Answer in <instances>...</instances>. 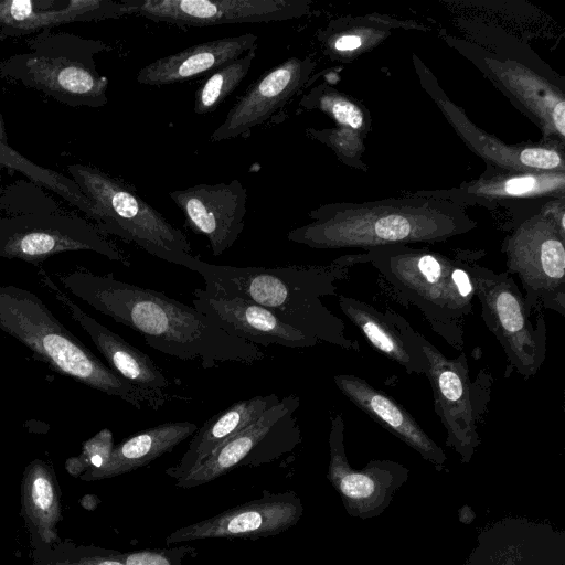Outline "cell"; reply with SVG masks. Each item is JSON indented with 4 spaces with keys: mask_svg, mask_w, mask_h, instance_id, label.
I'll use <instances>...</instances> for the list:
<instances>
[{
    "mask_svg": "<svg viewBox=\"0 0 565 565\" xmlns=\"http://www.w3.org/2000/svg\"><path fill=\"white\" fill-rule=\"evenodd\" d=\"M126 15L122 1L115 0H1L0 39L51 30L68 22Z\"/></svg>",
    "mask_w": 565,
    "mask_h": 565,
    "instance_id": "d6986e66",
    "label": "cell"
},
{
    "mask_svg": "<svg viewBox=\"0 0 565 565\" xmlns=\"http://www.w3.org/2000/svg\"><path fill=\"white\" fill-rule=\"evenodd\" d=\"M256 47L215 70L198 87L193 106L196 115L213 113L236 89L254 63Z\"/></svg>",
    "mask_w": 565,
    "mask_h": 565,
    "instance_id": "484cf974",
    "label": "cell"
},
{
    "mask_svg": "<svg viewBox=\"0 0 565 565\" xmlns=\"http://www.w3.org/2000/svg\"><path fill=\"white\" fill-rule=\"evenodd\" d=\"M38 279L66 310L70 317L85 331L107 361L108 366L135 387L167 402L170 381L149 355L131 345L76 305L53 280L41 265Z\"/></svg>",
    "mask_w": 565,
    "mask_h": 565,
    "instance_id": "2e32d148",
    "label": "cell"
},
{
    "mask_svg": "<svg viewBox=\"0 0 565 565\" xmlns=\"http://www.w3.org/2000/svg\"><path fill=\"white\" fill-rule=\"evenodd\" d=\"M308 215L311 222L290 230L287 239L316 249L435 243L476 227L456 204L424 198L330 203Z\"/></svg>",
    "mask_w": 565,
    "mask_h": 565,
    "instance_id": "7a4b0ae2",
    "label": "cell"
},
{
    "mask_svg": "<svg viewBox=\"0 0 565 565\" xmlns=\"http://www.w3.org/2000/svg\"><path fill=\"white\" fill-rule=\"evenodd\" d=\"M71 179L96 205L104 235L111 234L137 245L161 260L199 274L203 260L192 255L182 231L146 202L129 184L85 164L67 167Z\"/></svg>",
    "mask_w": 565,
    "mask_h": 565,
    "instance_id": "52a82bcc",
    "label": "cell"
},
{
    "mask_svg": "<svg viewBox=\"0 0 565 565\" xmlns=\"http://www.w3.org/2000/svg\"><path fill=\"white\" fill-rule=\"evenodd\" d=\"M54 276L70 294L135 330L150 348L172 358L199 361L203 369L222 362L252 364L264 358L258 345L230 335L194 307L163 292L113 275H96L82 266Z\"/></svg>",
    "mask_w": 565,
    "mask_h": 565,
    "instance_id": "6da1fadb",
    "label": "cell"
},
{
    "mask_svg": "<svg viewBox=\"0 0 565 565\" xmlns=\"http://www.w3.org/2000/svg\"><path fill=\"white\" fill-rule=\"evenodd\" d=\"M280 401L276 393L238 401L210 417L193 434L181 459L166 469L175 481L199 467L228 439L256 422L269 407Z\"/></svg>",
    "mask_w": 565,
    "mask_h": 565,
    "instance_id": "603a6c76",
    "label": "cell"
},
{
    "mask_svg": "<svg viewBox=\"0 0 565 565\" xmlns=\"http://www.w3.org/2000/svg\"><path fill=\"white\" fill-rule=\"evenodd\" d=\"M359 258L384 277L396 297L416 307L447 343L462 349V324L476 298L470 263L408 245L369 248Z\"/></svg>",
    "mask_w": 565,
    "mask_h": 565,
    "instance_id": "5b68a950",
    "label": "cell"
},
{
    "mask_svg": "<svg viewBox=\"0 0 565 565\" xmlns=\"http://www.w3.org/2000/svg\"><path fill=\"white\" fill-rule=\"evenodd\" d=\"M565 235L551 215H535L505 239L508 273L516 275L532 312L539 307L565 315Z\"/></svg>",
    "mask_w": 565,
    "mask_h": 565,
    "instance_id": "30bf717a",
    "label": "cell"
},
{
    "mask_svg": "<svg viewBox=\"0 0 565 565\" xmlns=\"http://www.w3.org/2000/svg\"><path fill=\"white\" fill-rule=\"evenodd\" d=\"M300 398L289 394L269 407L256 422L228 439L199 467L175 481L181 489L211 482L238 467H258L291 452L301 443L295 413Z\"/></svg>",
    "mask_w": 565,
    "mask_h": 565,
    "instance_id": "8fae6325",
    "label": "cell"
},
{
    "mask_svg": "<svg viewBox=\"0 0 565 565\" xmlns=\"http://www.w3.org/2000/svg\"><path fill=\"white\" fill-rule=\"evenodd\" d=\"M0 330L61 375L118 397L137 409L157 411L166 403L135 387L104 364L28 289L0 285Z\"/></svg>",
    "mask_w": 565,
    "mask_h": 565,
    "instance_id": "277c9868",
    "label": "cell"
},
{
    "mask_svg": "<svg viewBox=\"0 0 565 565\" xmlns=\"http://www.w3.org/2000/svg\"><path fill=\"white\" fill-rule=\"evenodd\" d=\"M113 449V434L108 428L97 433L85 445V451L87 455L89 454L87 460H89L95 469L106 463Z\"/></svg>",
    "mask_w": 565,
    "mask_h": 565,
    "instance_id": "f546056e",
    "label": "cell"
},
{
    "mask_svg": "<svg viewBox=\"0 0 565 565\" xmlns=\"http://www.w3.org/2000/svg\"><path fill=\"white\" fill-rule=\"evenodd\" d=\"M426 359L434 408L447 431V444L469 457L479 444L478 424L487 409L490 382L486 374L480 384L472 382L467 356L451 359L441 353L423 334H418Z\"/></svg>",
    "mask_w": 565,
    "mask_h": 565,
    "instance_id": "7c38bea8",
    "label": "cell"
},
{
    "mask_svg": "<svg viewBox=\"0 0 565 565\" xmlns=\"http://www.w3.org/2000/svg\"><path fill=\"white\" fill-rule=\"evenodd\" d=\"M90 250L129 266L124 253L90 222L56 211L0 215V258L34 266L64 253Z\"/></svg>",
    "mask_w": 565,
    "mask_h": 565,
    "instance_id": "9c48e42d",
    "label": "cell"
},
{
    "mask_svg": "<svg viewBox=\"0 0 565 565\" xmlns=\"http://www.w3.org/2000/svg\"><path fill=\"white\" fill-rule=\"evenodd\" d=\"M194 547L182 545L178 547L145 548L126 554H118L126 565H183L188 555H195Z\"/></svg>",
    "mask_w": 565,
    "mask_h": 565,
    "instance_id": "83f0119b",
    "label": "cell"
},
{
    "mask_svg": "<svg viewBox=\"0 0 565 565\" xmlns=\"http://www.w3.org/2000/svg\"><path fill=\"white\" fill-rule=\"evenodd\" d=\"M127 15L178 26L266 23L298 19L306 0H122Z\"/></svg>",
    "mask_w": 565,
    "mask_h": 565,
    "instance_id": "4fadbf2b",
    "label": "cell"
},
{
    "mask_svg": "<svg viewBox=\"0 0 565 565\" xmlns=\"http://www.w3.org/2000/svg\"><path fill=\"white\" fill-rule=\"evenodd\" d=\"M481 318L503 349L510 367L525 380L534 376L546 358V328L541 316L530 319L524 296L505 270L497 273L470 263Z\"/></svg>",
    "mask_w": 565,
    "mask_h": 565,
    "instance_id": "ba28073f",
    "label": "cell"
},
{
    "mask_svg": "<svg viewBox=\"0 0 565 565\" xmlns=\"http://www.w3.org/2000/svg\"><path fill=\"white\" fill-rule=\"evenodd\" d=\"M32 486L33 500L35 505L41 509H47L53 500V489L52 484L44 473L42 467H40Z\"/></svg>",
    "mask_w": 565,
    "mask_h": 565,
    "instance_id": "4dcf8cb0",
    "label": "cell"
},
{
    "mask_svg": "<svg viewBox=\"0 0 565 565\" xmlns=\"http://www.w3.org/2000/svg\"><path fill=\"white\" fill-rule=\"evenodd\" d=\"M198 428L191 422H168L141 430L114 447L106 463L95 472L99 477H110L145 467L172 451Z\"/></svg>",
    "mask_w": 565,
    "mask_h": 565,
    "instance_id": "cb8c5ba5",
    "label": "cell"
},
{
    "mask_svg": "<svg viewBox=\"0 0 565 565\" xmlns=\"http://www.w3.org/2000/svg\"><path fill=\"white\" fill-rule=\"evenodd\" d=\"M0 141L3 143H7V141H8V137H7L6 128H4V121H3L1 113H0Z\"/></svg>",
    "mask_w": 565,
    "mask_h": 565,
    "instance_id": "d6a6232c",
    "label": "cell"
},
{
    "mask_svg": "<svg viewBox=\"0 0 565 565\" xmlns=\"http://www.w3.org/2000/svg\"><path fill=\"white\" fill-rule=\"evenodd\" d=\"M328 44L333 52H349L360 47L362 39L356 34H340L333 36Z\"/></svg>",
    "mask_w": 565,
    "mask_h": 565,
    "instance_id": "1f68e13d",
    "label": "cell"
},
{
    "mask_svg": "<svg viewBox=\"0 0 565 565\" xmlns=\"http://www.w3.org/2000/svg\"><path fill=\"white\" fill-rule=\"evenodd\" d=\"M333 381L352 404L384 429L405 441L426 459L435 463L444 462L443 450L411 413L388 394L353 374H338L333 376Z\"/></svg>",
    "mask_w": 565,
    "mask_h": 565,
    "instance_id": "44dd1931",
    "label": "cell"
},
{
    "mask_svg": "<svg viewBox=\"0 0 565 565\" xmlns=\"http://www.w3.org/2000/svg\"><path fill=\"white\" fill-rule=\"evenodd\" d=\"M193 307L230 335L255 345L278 344L290 349L312 348L320 343L279 320L271 311L253 301L196 288Z\"/></svg>",
    "mask_w": 565,
    "mask_h": 565,
    "instance_id": "ac0fdd59",
    "label": "cell"
},
{
    "mask_svg": "<svg viewBox=\"0 0 565 565\" xmlns=\"http://www.w3.org/2000/svg\"><path fill=\"white\" fill-rule=\"evenodd\" d=\"M0 166L8 167L28 177L36 185L44 186L65 201L84 212L97 225L100 222V213L96 205L81 191L71 179L56 171L39 167L29 159L13 150L8 143L0 141Z\"/></svg>",
    "mask_w": 565,
    "mask_h": 565,
    "instance_id": "d4e9b609",
    "label": "cell"
},
{
    "mask_svg": "<svg viewBox=\"0 0 565 565\" xmlns=\"http://www.w3.org/2000/svg\"><path fill=\"white\" fill-rule=\"evenodd\" d=\"M564 173L539 172L503 177L476 185V191L489 196H531L547 193H563Z\"/></svg>",
    "mask_w": 565,
    "mask_h": 565,
    "instance_id": "4316f807",
    "label": "cell"
},
{
    "mask_svg": "<svg viewBox=\"0 0 565 565\" xmlns=\"http://www.w3.org/2000/svg\"><path fill=\"white\" fill-rule=\"evenodd\" d=\"M258 36L245 33L192 45L160 57L139 70L136 81L146 86H163L185 82L214 72L224 64L257 46Z\"/></svg>",
    "mask_w": 565,
    "mask_h": 565,
    "instance_id": "7402d4cb",
    "label": "cell"
},
{
    "mask_svg": "<svg viewBox=\"0 0 565 565\" xmlns=\"http://www.w3.org/2000/svg\"><path fill=\"white\" fill-rule=\"evenodd\" d=\"M30 52L0 61V77L40 90L71 107L99 108L108 103V79L94 56L107 43L70 33L40 31L28 41Z\"/></svg>",
    "mask_w": 565,
    "mask_h": 565,
    "instance_id": "8992f818",
    "label": "cell"
},
{
    "mask_svg": "<svg viewBox=\"0 0 565 565\" xmlns=\"http://www.w3.org/2000/svg\"><path fill=\"white\" fill-rule=\"evenodd\" d=\"M342 313L358 328L371 347L408 374H424L426 359L418 334L398 313L381 312L372 305L345 295L338 296Z\"/></svg>",
    "mask_w": 565,
    "mask_h": 565,
    "instance_id": "ffe728a7",
    "label": "cell"
},
{
    "mask_svg": "<svg viewBox=\"0 0 565 565\" xmlns=\"http://www.w3.org/2000/svg\"><path fill=\"white\" fill-rule=\"evenodd\" d=\"M519 163L525 168L540 171H563V159L559 152L544 147H526L521 149Z\"/></svg>",
    "mask_w": 565,
    "mask_h": 565,
    "instance_id": "f1b7e54d",
    "label": "cell"
},
{
    "mask_svg": "<svg viewBox=\"0 0 565 565\" xmlns=\"http://www.w3.org/2000/svg\"><path fill=\"white\" fill-rule=\"evenodd\" d=\"M312 71L309 58L291 56L265 72L237 99L210 141L218 142L239 136L263 125L286 106L302 88Z\"/></svg>",
    "mask_w": 565,
    "mask_h": 565,
    "instance_id": "e0dca14e",
    "label": "cell"
},
{
    "mask_svg": "<svg viewBox=\"0 0 565 565\" xmlns=\"http://www.w3.org/2000/svg\"><path fill=\"white\" fill-rule=\"evenodd\" d=\"M347 268L334 263L236 267L204 262L199 275L205 281L206 291L253 301L320 342L358 351V343L345 335L343 321L321 301L323 297L337 295V281L348 276Z\"/></svg>",
    "mask_w": 565,
    "mask_h": 565,
    "instance_id": "3957f363",
    "label": "cell"
},
{
    "mask_svg": "<svg viewBox=\"0 0 565 565\" xmlns=\"http://www.w3.org/2000/svg\"><path fill=\"white\" fill-rule=\"evenodd\" d=\"M303 513L295 491L269 492L241 503L212 518L179 527L166 537V544L211 540H257L278 535L296 525Z\"/></svg>",
    "mask_w": 565,
    "mask_h": 565,
    "instance_id": "5bb4252c",
    "label": "cell"
},
{
    "mask_svg": "<svg viewBox=\"0 0 565 565\" xmlns=\"http://www.w3.org/2000/svg\"><path fill=\"white\" fill-rule=\"evenodd\" d=\"M183 213L186 224L206 237L212 254L231 248L245 225L247 192L238 180L215 184H195L169 192Z\"/></svg>",
    "mask_w": 565,
    "mask_h": 565,
    "instance_id": "9a60e30c",
    "label": "cell"
},
{
    "mask_svg": "<svg viewBox=\"0 0 565 565\" xmlns=\"http://www.w3.org/2000/svg\"><path fill=\"white\" fill-rule=\"evenodd\" d=\"M0 181H1V166H0Z\"/></svg>",
    "mask_w": 565,
    "mask_h": 565,
    "instance_id": "836d02e7",
    "label": "cell"
}]
</instances>
